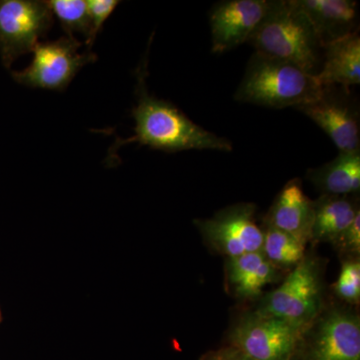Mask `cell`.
<instances>
[{
	"label": "cell",
	"instance_id": "1",
	"mask_svg": "<svg viewBox=\"0 0 360 360\" xmlns=\"http://www.w3.org/2000/svg\"><path fill=\"white\" fill-rule=\"evenodd\" d=\"M146 65L148 61H144L136 73L137 103L131 110L135 120V134L127 139H116L111 146L108 160L115 158L118 148L134 142L170 153L191 149L231 151L232 143L229 139L202 129L174 103L148 94L146 82Z\"/></svg>",
	"mask_w": 360,
	"mask_h": 360
},
{
	"label": "cell",
	"instance_id": "2",
	"mask_svg": "<svg viewBox=\"0 0 360 360\" xmlns=\"http://www.w3.org/2000/svg\"><path fill=\"white\" fill-rule=\"evenodd\" d=\"M248 44L258 53L292 63L310 75L321 70L323 46L296 0H271Z\"/></svg>",
	"mask_w": 360,
	"mask_h": 360
},
{
	"label": "cell",
	"instance_id": "3",
	"mask_svg": "<svg viewBox=\"0 0 360 360\" xmlns=\"http://www.w3.org/2000/svg\"><path fill=\"white\" fill-rule=\"evenodd\" d=\"M323 90L315 75L292 63L255 53L248 60L245 75L234 98L243 103L283 110L314 103Z\"/></svg>",
	"mask_w": 360,
	"mask_h": 360
},
{
	"label": "cell",
	"instance_id": "4",
	"mask_svg": "<svg viewBox=\"0 0 360 360\" xmlns=\"http://www.w3.org/2000/svg\"><path fill=\"white\" fill-rule=\"evenodd\" d=\"M311 326L257 310L233 326L229 347L253 360H292Z\"/></svg>",
	"mask_w": 360,
	"mask_h": 360
},
{
	"label": "cell",
	"instance_id": "5",
	"mask_svg": "<svg viewBox=\"0 0 360 360\" xmlns=\"http://www.w3.org/2000/svg\"><path fill=\"white\" fill-rule=\"evenodd\" d=\"M82 44L75 37L39 42L33 49L32 63L23 70L13 71L11 75L18 84L32 89L65 91L78 71L97 60L91 51L78 52Z\"/></svg>",
	"mask_w": 360,
	"mask_h": 360
},
{
	"label": "cell",
	"instance_id": "6",
	"mask_svg": "<svg viewBox=\"0 0 360 360\" xmlns=\"http://www.w3.org/2000/svg\"><path fill=\"white\" fill-rule=\"evenodd\" d=\"M54 25L46 2L39 0H0V56L2 65H11L32 52L40 37Z\"/></svg>",
	"mask_w": 360,
	"mask_h": 360
},
{
	"label": "cell",
	"instance_id": "7",
	"mask_svg": "<svg viewBox=\"0 0 360 360\" xmlns=\"http://www.w3.org/2000/svg\"><path fill=\"white\" fill-rule=\"evenodd\" d=\"M321 307V283L316 260L304 257L279 288L265 297L259 311L312 326Z\"/></svg>",
	"mask_w": 360,
	"mask_h": 360
},
{
	"label": "cell",
	"instance_id": "8",
	"mask_svg": "<svg viewBox=\"0 0 360 360\" xmlns=\"http://www.w3.org/2000/svg\"><path fill=\"white\" fill-rule=\"evenodd\" d=\"M253 203H238L220 210L212 219L195 220L202 238L212 250L236 257L262 251L264 231L255 219Z\"/></svg>",
	"mask_w": 360,
	"mask_h": 360
},
{
	"label": "cell",
	"instance_id": "9",
	"mask_svg": "<svg viewBox=\"0 0 360 360\" xmlns=\"http://www.w3.org/2000/svg\"><path fill=\"white\" fill-rule=\"evenodd\" d=\"M295 110L319 125L340 153L360 150L359 111L355 101L350 99L349 89L323 87L319 99Z\"/></svg>",
	"mask_w": 360,
	"mask_h": 360
},
{
	"label": "cell",
	"instance_id": "10",
	"mask_svg": "<svg viewBox=\"0 0 360 360\" xmlns=\"http://www.w3.org/2000/svg\"><path fill=\"white\" fill-rule=\"evenodd\" d=\"M314 326L309 328V342L300 347L304 360H360L359 315L331 310Z\"/></svg>",
	"mask_w": 360,
	"mask_h": 360
},
{
	"label": "cell",
	"instance_id": "11",
	"mask_svg": "<svg viewBox=\"0 0 360 360\" xmlns=\"http://www.w3.org/2000/svg\"><path fill=\"white\" fill-rule=\"evenodd\" d=\"M271 0H225L210 13L213 53H224L248 44L269 11Z\"/></svg>",
	"mask_w": 360,
	"mask_h": 360
},
{
	"label": "cell",
	"instance_id": "12",
	"mask_svg": "<svg viewBox=\"0 0 360 360\" xmlns=\"http://www.w3.org/2000/svg\"><path fill=\"white\" fill-rule=\"evenodd\" d=\"M314 201L303 193L302 181L291 179L276 196L265 224L290 233L307 245L311 238Z\"/></svg>",
	"mask_w": 360,
	"mask_h": 360
},
{
	"label": "cell",
	"instance_id": "13",
	"mask_svg": "<svg viewBox=\"0 0 360 360\" xmlns=\"http://www.w3.org/2000/svg\"><path fill=\"white\" fill-rule=\"evenodd\" d=\"M322 46L359 30V4L354 0H296Z\"/></svg>",
	"mask_w": 360,
	"mask_h": 360
},
{
	"label": "cell",
	"instance_id": "14",
	"mask_svg": "<svg viewBox=\"0 0 360 360\" xmlns=\"http://www.w3.org/2000/svg\"><path fill=\"white\" fill-rule=\"evenodd\" d=\"M315 77L323 87L349 89L360 84L359 30L323 45L321 68Z\"/></svg>",
	"mask_w": 360,
	"mask_h": 360
},
{
	"label": "cell",
	"instance_id": "15",
	"mask_svg": "<svg viewBox=\"0 0 360 360\" xmlns=\"http://www.w3.org/2000/svg\"><path fill=\"white\" fill-rule=\"evenodd\" d=\"M278 269L262 251L227 258V283L236 297L251 300L262 295L267 284L277 281Z\"/></svg>",
	"mask_w": 360,
	"mask_h": 360
},
{
	"label": "cell",
	"instance_id": "16",
	"mask_svg": "<svg viewBox=\"0 0 360 360\" xmlns=\"http://www.w3.org/2000/svg\"><path fill=\"white\" fill-rule=\"evenodd\" d=\"M307 179L328 195L348 196L360 189V150L340 153L335 160L307 172Z\"/></svg>",
	"mask_w": 360,
	"mask_h": 360
},
{
	"label": "cell",
	"instance_id": "17",
	"mask_svg": "<svg viewBox=\"0 0 360 360\" xmlns=\"http://www.w3.org/2000/svg\"><path fill=\"white\" fill-rule=\"evenodd\" d=\"M360 212L359 203L347 196L323 194L314 201L311 238L314 243L335 240Z\"/></svg>",
	"mask_w": 360,
	"mask_h": 360
},
{
	"label": "cell",
	"instance_id": "18",
	"mask_svg": "<svg viewBox=\"0 0 360 360\" xmlns=\"http://www.w3.org/2000/svg\"><path fill=\"white\" fill-rule=\"evenodd\" d=\"M305 245L290 233L267 225L264 231L262 252L278 269L295 267L305 257Z\"/></svg>",
	"mask_w": 360,
	"mask_h": 360
},
{
	"label": "cell",
	"instance_id": "19",
	"mask_svg": "<svg viewBox=\"0 0 360 360\" xmlns=\"http://www.w3.org/2000/svg\"><path fill=\"white\" fill-rule=\"evenodd\" d=\"M46 2L52 14L58 18L61 27L73 37V33H84L86 40L91 32V22L86 1L84 0H49Z\"/></svg>",
	"mask_w": 360,
	"mask_h": 360
},
{
	"label": "cell",
	"instance_id": "20",
	"mask_svg": "<svg viewBox=\"0 0 360 360\" xmlns=\"http://www.w3.org/2000/svg\"><path fill=\"white\" fill-rule=\"evenodd\" d=\"M336 295L347 302L359 303L360 262L359 259L347 260L341 267L340 276L335 284Z\"/></svg>",
	"mask_w": 360,
	"mask_h": 360
},
{
	"label": "cell",
	"instance_id": "21",
	"mask_svg": "<svg viewBox=\"0 0 360 360\" xmlns=\"http://www.w3.org/2000/svg\"><path fill=\"white\" fill-rule=\"evenodd\" d=\"M120 4V1L117 0H87V9H89L90 22H91V32H90L89 39L86 40V45L89 47L87 51H90L97 34L103 30L104 22L108 20Z\"/></svg>",
	"mask_w": 360,
	"mask_h": 360
},
{
	"label": "cell",
	"instance_id": "22",
	"mask_svg": "<svg viewBox=\"0 0 360 360\" xmlns=\"http://www.w3.org/2000/svg\"><path fill=\"white\" fill-rule=\"evenodd\" d=\"M341 250L359 255L360 252V212L342 233L333 241Z\"/></svg>",
	"mask_w": 360,
	"mask_h": 360
},
{
	"label": "cell",
	"instance_id": "23",
	"mask_svg": "<svg viewBox=\"0 0 360 360\" xmlns=\"http://www.w3.org/2000/svg\"><path fill=\"white\" fill-rule=\"evenodd\" d=\"M200 360H253L239 352L236 348L229 347L206 352Z\"/></svg>",
	"mask_w": 360,
	"mask_h": 360
},
{
	"label": "cell",
	"instance_id": "24",
	"mask_svg": "<svg viewBox=\"0 0 360 360\" xmlns=\"http://www.w3.org/2000/svg\"><path fill=\"white\" fill-rule=\"evenodd\" d=\"M2 316H1V311H0V322H1Z\"/></svg>",
	"mask_w": 360,
	"mask_h": 360
}]
</instances>
